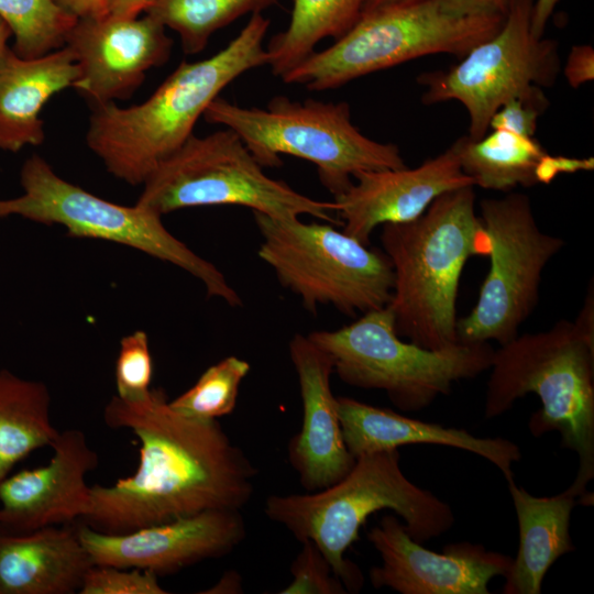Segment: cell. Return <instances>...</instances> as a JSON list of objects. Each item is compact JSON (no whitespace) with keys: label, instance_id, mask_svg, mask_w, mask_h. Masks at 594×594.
Masks as SVG:
<instances>
[{"label":"cell","instance_id":"32","mask_svg":"<svg viewBox=\"0 0 594 594\" xmlns=\"http://www.w3.org/2000/svg\"><path fill=\"white\" fill-rule=\"evenodd\" d=\"M80 594H166L158 576L147 570L94 564L86 573Z\"/></svg>","mask_w":594,"mask_h":594},{"label":"cell","instance_id":"42","mask_svg":"<svg viewBox=\"0 0 594 594\" xmlns=\"http://www.w3.org/2000/svg\"><path fill=\"white\" fill-rule=\"evenodd\" d=\"M399 1H403V0H369L363 12L371 11V10H374L384 6H388L392 3H396Z\"/></svg>","mask_w":594,"mask_h":594},{"label":"cell","instance_id":"3","mask_svg":"<svg viewBox=\"0 0 594 594\" xmlns=\"http://www.w3.org/2000/svg\"><path fill=\"white\" fill-rule=\"evenodd\" d=\"M484 417L504 415L514 403L536 394L541 407L528 428L541 437L558 431L561 447L576 453L579 469L569 486L579 504H593L594 477V322L560 320L550 329L519 333L494 350Z\"/></svg>","mask_w":594,"mask_h":594},{"label":"cell","instance_id":"5","mask_svg":"<svg viewBox=\"0 0 594 594\" xmlns=\"http://www.w3.org/2000/svg\"><path fill=\"white\" fill-rule=\"evenodd\" d=\"M399 462L398 449L361 454L344 477L326 488L268 496L265 514L300 542L311 540L346 591L359 592L363 575L344 554L370 515L395 512L420 543L447 532L454 522L451 506L409 481Z\"/></svg>","mask_w":594,"mask_h":594},{"label":"cell","instance_id":"15","mask_svg":"<svg viewBox=\"0 0 594 594\" xmlns=\"http://www.w3.org/2000/svg\"><path fill=\"white\" fill-rule=\"evenodd\" d=\"M65 45L79 67L73 88L92 108L130 98L151 68L168 61L173 41L148 13L142 18L107 14L78 19Z\"/></svg>","mask_w":594,"mask_h":594},{"label":"cell","instance_id":"21","mask_svg":"<svg viewBox=\"0 0 594 594\" xmlns=\"http://www.w3.org/2000/svg\"><path fill=\"white\" fill-rule=\"evenodd\" d=\"M92 565L76 525L0 531V594L78 593Z\"/></svg>","mask_w":594,"mask_h":594},{"label":"cell","instance_id":"22","mask_svg":"<svg viewBox=\"0 0 594 594\" xmlns=\"http://www.w3.org/2000/svg\"><path fill=\"white\" fill-rule=\"evenodd\" d=\"M78 77L76 57L66 45L34 58L20 57L9 47L0 63V148L15 153L41 145L44 105Z\"/></svg>","mask_w":594,"mask_h":594},{"label":"cell","instance_id":"12","mask_svg":"<svg viewBox=\"0 0 594 594\" xmlns=\"http://www.w3.org/2000/svg\"><path fill=\"white\" fill-rule=\"evenodd\" d=\"M479 217L490 238V270L474 308L457 322V339L502 345L535 310L543 268L565 243L541 231L524 194L481 200Z\"/></svg>","mask_w":594,"mask_h":594},{"label":"cell","instance_id":"24","mask_svg":"<svg viewBox=\"0 0 594 594\" xmlns=\"http://www.w3.org/2000/svg\"><path fill=\"white\" fill-rule=\"evenodd\" d=\"M51 419V394L37 381L0 370V482L33 451L59 435Z\"/></svg>","mask_w":594,"mask_h":594},{"label":"cell","instance_id":"35","mask_svg":"<svg viewBox=\"0 0 594 594\" xmlns=\"http://www.w3.org/2000/svg\"><path fill=\"white\" fill-rule=\"evenodd\" d=\"M594 158H575L566 156H552L546 154L539 163L537 169L538 183L549 184L559 174H571L579 170H592Z\"/></svg>","mask_w":594,"mask_h":594},{"label":"cell","instance_id":"29","mask_svg":"<svg viewBox=\"0 0 594 594\" xmlns=\"http://www.w3.org/2000/svg\"><path fill=\"white\" fill-rule=\"evenodd\" d=\"M250 364L238 356H227L209 366L197 382L169 402L176 411L198 419H217L230 415L238 402L242 381Z\"/></svg>","mask_w":594,"mask_h":594},{"label":"cell","instance_id":"31","mask_svg":"<svg viewBox=\"0 0 594 594\" xmlns=\"http://www.w3.org/2000/svg\"><path fill=\"white\" fill-rule=\"evenodd\" d=\"M301 549L292 562L293 581L280 594H345L342 581L334 575L331 565L311 541H301Z\"/></svg>","mask_w":594,"mask_h":594},{"label":"cell","instance_id":"1","mask_svg":"<svg viewBox=\"0 0 594 594\" xmlns=\"http://www.w3.org/2000/svg\"><path fill=\"white\" fill-rule=\"evenodd\" d=\"M103 419L140 440V462L132 475L91 486L80 520L91 528L124 534L206 510H240L252 498L257 471L245 452L217 419L173 409L162 388L136 400L113 396Z\"/></svg>","mask_w":594,"mask_h":594},{"label":"cell","instance_id":"28","mask_svg":"<svg viewBox=\"0 0 594 594\" xmlns=\"http://www.w3.org/2000/svg\"><path fill=\"white\" fill-rule=\"evenodd\" d=\"M0 16L14 36L13 52L34 58L65 46L78 19L55 0H0Z\"/></svg>","mask_w":594,"mask_h":594},{"label":"cell","instance_id":"25","mask_svg":"<svg viewBox=\"0 0 594 594\" xmlns=\"http://www.w3.org/2000/svg\"><path fill=\"white\" fill-rule=\"evenodd\" d=\"M452 145L474 186L508 191L539 184L537 169L547 152L535 138L493 130L477 140L460 138Z\"/></svg>","mask_w":594,"mask_h":594},{"label":"cell","instance_id":"11","mask_svg":"<svg viewBox=\"0 0 594 594\" xmlns=\"http://www.w3.org/2000/svg\"><path fill=\"white\" fill-rule=\"evenodd\" d=\"M253 217L262 237L257 255L308 311L331 305L352 316L388 305L394 276L385 253L331 224L256 211Z\"/></svg>","mask_w":594,"mask_h":594},{"label":"cell","instance_id":"13","mask_svg":"<svg viewBox=\"0 0 594 594\" xmlns=\"http://www.w3.org/2000/svg\"><path fill=\"white\" fill-rule=\"evenodd\" d=\"M534 1L510 0L494 35L475 45L448 72L420 76L427 87L425 103L457 100L464 106L470 139L486 134L491 118L506 101L550 86L558 76L556 42L531 32Z\"/></svg>","mask_w":594,"mask_h":594},{"label":"cell","instance_id":"19","mask_svg":"<svg viewBox=\"0 0 594 594\" xmlns=\"http://www.w3.org/2000/svg\"><path fill=\"white\" fill-rule=\"evenodd\" d=\"M288 348L302 403V424L288 443V461L301 486L316 492L344 477L355 458L345 446L338 399L331 391V358L301 333L292 338Z\"/></svg>","mask_w":594,"mask_h":594},{"label":"cell","instance_id":"6","mask_svg":"<svg viewBox=\"0 0 594 594\" xmlns=\"http://www.w3.org/2000/svg\"><path fill=\"white\" fill-rule=\"evenodd\" d=\"M204 119L237 133L263 167H278L282 155L312 163L333 197L345 191L359 173L407 166L397 145L360 132L345 101L276 96L265 108H248L219 96Z\"/></svg>","mask_w":594,"mask_h":594},{"label":"cell","instance_id":"34","mask_svg":"<svg viewBox=\"0 0 594 594\" xmlns=\"http://www.w3.org/2000/svg\"><path fill=\"white\" fill-rule=\"evenodd\" d=\"M569 85L573 88L594 78V50L591 45L573 46L563 68Z\"/></svg>","mask_w":594,"mask_h":594},{"label":"cell","instance_id":"33","mask_svg":"<svg viewBox=\"0 0 594 594\" xmlns=\"http://www.w3.org/2000/svg\"><path fill=\"white\" fill-rule=\"evenodd\" d=\"M547 105L548 99L542 89L528 96L513 98L497 109L490 120L488 128L535 138L538 119Z\"/></svg>","mask_w":594,"mask_h":594},{"label":"cell","instance_id":"41","mask_svg":"<svg viewBox=\"0 0 594 594\" xmlns=\"http://www.w3.org/2000/svg\"><path fill=\"white\" fill-rule=\"evenodd\" d=\"M12 35L9 24L0 16V63L8 51V41Z\"/></svg>","mask_w":594,"mask_h":594},{"label":"cell","instance_id":"38","mask_svg":"<svg viewBox=\"0 0 594 594\" xmlns=\"http://www.w3.org/2000/svg\"><path fill=\"white\" fill-rule=\"evenodd\" d=\"M560 0H535L531 14V32L542 37L547 23Z\"/></svg>","mask_w":594,"mask_h":594},{"label":"cell","instance_id":"39","mask_svg":"<svg viewBox=\"0 0 594 594\" xmlns=\"http://www.w3.org/2000/svg\"><path fill=\"white\" fill-rule=\"evenodd\" d=\"M158 0H112L109 14L134 18L147 11Z\"/></svg>","mask_w":594,"mask_h":594},{"label":"cell","instance_id":"36","mask_svg":"<svg viewBox=\"0 0 594 594\" xmlns=\"http://www.w3.org/2000/svg\"><path fill=\"white\" fill-rule=\"evenodd\" d=\"M459 14L506 13L510 0H438Z\"/></svg>","mask_w":594,"mask_h":594},{"label":"cell","instance_id":"7","mask_svg":"<svg viewBox=\"0 0 594 594\" xmlns=\"http://www.w3.org/2000/svg\"><path fill=\"white\" fill-rule=\"evenodd\" d=\"M505 14H459L438 0H403L363 12L331 46L315 51L282 79L327 90L426 55L464 56L499 30Z\"/></svg>","mask_w":594,"mask_h":594},{"label":"cell","instance_id":"40","mask_svg":"<svg viewBox=\"0 0 594 594\" xmlns=\"http://www.w3.org/2000/svg\"><path fill=\"white\" fill-rule=\"evenodd\" d=\"M241 579L235 571H228L223 576L210 588L201 593L208 594H233L242 593Z\"/></svg>","mask_w":594,"mask_h":594},{"label":"cell","instance_id":"27","mask_svg":"<svg viewBox=\"0 0 594 594\" xmlns=\"http://www.w3.org/2000/svg\"><path fill=\"white\" fill-rule=\"evenodd\" d=\"M276 0H158L146 13L175 31L186 54L201 52L211 35L246 13H257Z\"/></svg>","mask_w":594,"mask_h":594},{"label":"cell","instance_id":"30","mask_svg":"<svg viewBox=\"0 0 594 594\" xmlns=\"http://www.w3.org/2000/svg\"><path fill=\"white\" fill-rule=\"evenodd\" d=\"M114 376L121 399L136 400L150 392L153 359L146 332L136 330L121 339Z\"/></svg>","mask_w":594,"mask_h":594},{"label":"cell","instance_id":"37","mask_svg":"<svg viewBox=\"0 0 594 594\" xmlns=\"http://www.w3.org/2000/svg\"><path fill=\"white\" fill-rule=\"evenodd\" d=\"M77 19L102 18L109 14L112 0H55Z\"/></svg>","mask_w":594,"mask_h":594},{"label":"cell","instance_id":"10","mask_svg":"<svg viewBox=\"0 0 594 594\" xmlns=\"http://www.w3.org/2000/svg\"><path fill=\"white\" fill-rule=\"evenodd\" d=\"M230 129L193 134L143 184L136 204L161 216L179 209L235 205L275 218L308 215L331 224L334 201L310 198L267 176Z\"/></svg>","mask_w":594,"mask_h":594},{"label":"cell","instance_id":"18","mask_svg":"<svg viewBox=\"0 0 594 594\" xmlns=\"http://www.w3.org/2000/svg\"><path fill=\"white\" fill-rule=\"evenodd\" d=\"M466 186H474V183L463 173L458 153L451 145L415 168L359 173L333 201L343 231L370 245L376 227L411 221L438 196Z\"/></svg>","mask_w":594,"mask_h":594},{"label":"cell","instance_id":"8","mask_svg":"<svg viewBox=\"0 0 594 594\" xmlns=\"http://www.w3.org/2000/svg\"><path fill=\"white\" fill-rule=\"evenodd\" d=\"M329 354L333 372L345 384L384 391L399 410L419 411L452 385L490 370L494 349L490 342H455L429 350L400 339L391 309L363 314L337 330L307 334Z\"/></svg>","mask_w":594,"mask_h":594},{"label":"cell","instance_id":"26","mask_svg":"<svg viewBox=\"0 0 594 594\" xmlns=\"http://www.w3.org/2000/svg\"><path fill=\"white\" fill-rule=\"evenodd\" d=\"M369 0H294L287 28L266 45L267 65L283 78L323 38L338 40L361 18Z\"/></svg>","mask_w":594,"mask_h":594},{"label":"cell","instance_id":"9","mask_svg":"<svg viewBox=\"0 0 594 594\" xmlns=\"http://www.w3.org/2000/svg\"><path fill=\"white\" fill-rule=\"evenodd\" d=\"M20 184L21 196L0 199V218L19 216L47 226L59 224L70 237L130 246L195 276L209 297L232 307L242 305L226 276L172 234L161 215L138 204L122 206L98 197L58 176L36 154L23 163Z\"/></svg>","mask_w":594,"mask_h":594},{"label":"cell","instance_id":"2","mask_svg":"<svg viewBox=\"0 0 594 594\" xmlns=\"http://www.w3.org/2000/svg\"><path fill=\"white\" fill-rule=\"evenodd\" d=\"M271 21L253 13L221 51L198 62H182L143 102L92 107L88 147L107 170L130 185H143L194 134L220 92L244 73L267 65L264 40Z\"/></svg>","mask_w":594,"mask_h":594},{"label":"cell","instance_id":"16","mask_svg":"<svg viewBox=\"0 0 594 594\" xmlns=\"http://www.w3.org/2000/svg\"><path fill=\"white\" fill-rule=\"evenodd\" d=\"M382 564L370 570L375 588L402 594H488V583L507 574L513 558L482 544H447L442 553L415 541L395 516L385 515L367 531Z\"/></svg>","mask_w":594,"mask_h":594},{"label":"cell","instance_id":"20","mask_svg":"<svg viewBox=\"0 0 594 594\" xmlns=\"http://www.w3.org/2000/svg\"><path fill=\"white\" fill-rule=\"evenodd\" d=\"M337 399L343 439L354 458L406 444L446 446L490 461L506 481L514 479L513 464L521 459L520 448L505 438H480L465 429L409 418L350 397Z\"/></svg>","mask_w":594,"mask_h":594},{"label":"cell","instance_id":"17","mask_svg":"<svg viewBox=\"0 0 594 594\" xmlns=\"http://www.w3.org/2000/svg\"><path fill=\"white\" fill-rule=\"evenodd\" d=\"M51 448L46 465L0 482V531L25 534L86 516L91 488L86 476L98 465L97 452L79 429L61 431Z\"/></svg>","mask_w":594,"mask_h":594},{"label":"cell","instance_id":"14","mask_svg":"<svg viewBox=\"0 0 594 594\" xmlns=\"http://www.w3.org/2000/svg\"><path fill=\"white\" fill-rule=\"evenodd\" d=\"M81 544L96 565L173 574L232 552L246 536L240 510L212 509L124 534H108L80 521Z\"/></svg>","mask_w":594,"mask_h":594},{"label":"cell","instance_id":"4","mask_svg":"<svg viewBox=\"0 0 594 594\" xmlns=\"http://www.w3.org/2000/svg\"><path fill=\"white\" fill-rule=\"evenodd\" d=\"M474 186L438 196L416 219L382 227L393 268L391 309L397 334L429 350L457 339V299L470 257L488 255L490 238L475 212Z\"/></svg>","mask_w":594,"mask_h":594},{"label":"cell","instance_id":"23","mask_svg":"<svg viewBox=\"0 0 594 594\" xmlns=\"http://www.w3.org/2000/svg\"><path fill=\"white\" fill-rule=\"evenodd\" d=\"M515 507L519 544L505 575L504 594H539L550 566L575 547L570 534L571 515L579 497L568 487L547 497H538L507 481Z\"/></svg>","mask_w":594,"mask_h":594}]
</instances>
